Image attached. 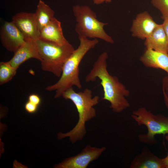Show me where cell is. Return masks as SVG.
Returning <instances> with one entry per match:
<instances>
[{
    "instance_id": "obj_1",
    "label": "cell",
    "mask_w": 168,
    "mask_h": 168,
    "mask_svg": "<svg viewBox=\"0 0 168 168\" xmlns=\"http://www.w3.org/2000/svg\"><path fill=\"white\" fill-rule=\"evenodd\" d=\"M107 53L101 54L94 63L92 68L85 77L87 82L100 80V85L103 90L102 100L109 101L110 108L115 113H120L130 106L126 97L130 91L116 77L109 73L107 70Z\"/></svg>"
},
{
    "instance_id": "obj_2",
    "label": "cell",
    "mask_w": 168,
    "mask_h": 168,
    "mask_svg": "<svg viewBox=\"0 0 168 168\" xmlns=\"http://www.w3.org/2000/svg\"><path fill=\"white\" fill-rule=\"evenodd\" d=\"M62 96L65 100L72 101L76 106L78 114V120L75 126L66 133H58L59 140L68 137L72 143L82 140L86 135V131L85 123L96 117V111L93 106L97 105L99 100L98 96L93 97L92 91L88 88L83 91L76 92L72 87L67 89Z\"/></svg>"
},
{
    "instance_id": "obj_3",
    "label": "cell",
    "mask_w": 168,
    "mask_h": 168,
    "mask_svg": "<svg viewBox=\"0 0 168 168\" xmlns=\"http://www.w3.org/2000/svg\"><path fill=\"white\" fill-rule=\"evenodd\" d=\"M78 37L79 44L65 61L59 79L55 83L45 88L47 91H55V98L62 96L67 89L73 86L80 89L82 88L79 78L80 64L87 53L98 44L99 40L98 39L90 40L82 36Z\"/></svg>"
},
{
    "instance_id": "obj_4",
    "label": "cell",
    "mask_w": 168,
    "mask_h": 168,
    "mask_svg": "<svg viewBox=\"0 0 168 168\" xmlns=\"http://www.w3.org/2000/svg\"><path fill=\"white\" fill-rule=\"evenodd\" d=\"M40 56L42 69L60 77L63 65L75 49L69 42L63 45L39 38L35 41Z\"/></svg>"
},
{
    "instance_id": "obj_5",
    "label": "cell",
    "mask_w": 168,
    "mask_h": 168,
    "mask_svg": "<svg viewBox=\"0 0 168 168\" xmlns=\"http://www.w3.org/2000/svg\"><path fill=\"white\" fill-rule=\"evenodd\" d=\"M72 10L76 21L75 31L78 36L99 39L110 44L114 43L112 38L104 29L108 24L99 21L96 13L89 6L76 5Z\"/></svg>"
},
{
    "instance_id": "obj_6",
    "label": "cell",
    "mask_w": 168,
    "mask_h": 168,
    "mask_svg": "<svg viewBox=\"0 0 168 168\" xmlns=\"http://www.w3.org/2000/svg\"><path fill=\"white\" fill-rule=\"evenodd\" d=\"M139 125H144L148 130L146 134H139V141L148 145L156 143L155 136L168 134V117L161 114L155 115L144 107L133 111L131 115Z\"/></svg>"
},
{
    "instance_id": "obj_7",
    "label": "cell",
    "mask_w": 168,
    "mask_h": 168,
    "mask_svg": "<svg viewBox=\"0 0 168 168\" xmlns=\"http://www.w3.org/2000/svg\"><path fill=\"white\" fill-rule=\"evenodd\" d=\"M106 147L97 148L87 145L79 153L67 158L55 165L56 168H86L91 162L97 159Z\"/></svg>"
},
{
    "instance_id": "obj_8",
    "label": "cell",
    "mask_w": 168,
    "mask_h": 168,
    "mask_svg": "<svg viewBox=\"0 0 168 168\" xmlns=\"http://www.w3.org/2000/svg\"><path fill=\"white\" fill-rule=\"evenodd\" d=\"M0 39L3 46L14 53L28 40L12 21H5L1 26Z\"/></svg>"
},
{
    "instance_id": "obj_9",
    "label": "cell",
    "mask_w": 168,
    "mask_h": 168,
    "mask_svg": "<svg viewBox=\"0 0 168 168\" xmlns=\"http://www.w3.org/2000/svg\"><path fill=\"white\" fill-rule=\"evenodd\" d=\"M12 21L28 40L35 41L40 38L35 13H18L12 16Z\"/></svg>"
},
{
    "instance_id": "obj_10",
    "label": "cell",
    "mask_w": 168,
    "mask_h": 168,
    "mask_svg": "<svg viewBox=\"0 0 168 168\" xmlns=\"http://www.w3.org/2000/svg\"><path fill=\"white\" fill-rule=\"evenodd\" d=\"M158 24L147 12L144 11L138 14L133 20L130 31L133 37L145 39L151 35Z\"/></svg>"
},
{
    "instance_id": "obj_11",
    "label": "cell",
    "mask_w": 168,
    "mask_h": 168,
    "mask_svg": "<svg viewBox=\"0 0 168 168\" xmlns=\"http://www.w3.org/2000/svg\"><path fill=\"white\" fill-rule=\"evenodd\" d=\"M31 58L41 61L35 41L28 40L14 53L12 58L7 62L18 69L21 65Z\"/></svg>"
},
{
    "instance_id": "obj_12",
    "label": "cell",
    "mask_w": 168,
    "mask_h": 168,
    "mask_svg": "<svg viewBox=\"0 0 168 168\" xmlns=\"http://www.w3.org/2000/svg\"><path fill=\"white\" fill-rule=\"evenodd\" d=\"M139 60L146 67L162 69L168 76V53L146 49Z\"/></svg>"
},
{
    "instance_id": "obj_13",
    "label": "cell",
    "mask_w": 168,
    "mask_h": 168,
    "mask_svg": "<svg viewBox=\"0 0 168 168\" xmlns=\"http://www.w3.org/2000/svg\"><path fill=\"white\" fill-rule=\"evenodd\" d=\"M130 168H165L163 159L154 155L147 147H144L141 153L131 161Z\"/></svg>"
},
{
    "instance_id": "obj_14",
    "label": "cell",
    "mask_w": 168,
    "mask_h": 168,
    "mask_svg": "<svg viewBox=\"0 0 168 168\" xmlns=\"http://www.w3.org/2000/svg\"><path fill=\"white\" fill-rule=\"evenodd\" d=\"M40 38L60 45L68 42L63 35L61 22L55 17L40 30Z\"/></svg>"
},
{
    "instance_id": "obj_15",
    "label": "cell",
    "mask_w": 168,
    "mask_h": 168,
    "mask_svg": "<svg viewBox=\"0 0 168 168\" xmlns=\"http://www.w3.org/2000/svg\"><path fill=\"white\" fill-rule=\"evenodd\" d=\"M146 49L168 53V43L162 24H158L151 35L145 39Z\"/></svg>"
},
{
    "instance_id": "obj_16",
    "label": "cell",
    "mask_w": 168,
    "mask_h": 168,
    "mask_svg": "<svg viewBox=\"0 0 168 168\" xmlns=\"http://www.w3.org/2000/svg\"><path fill=\"white\" fill-rule=\"evenodd\" d=\"M35 14L40 32L54 18V11L42 0H39Z\"/></svg>"
},
{
    "instance_id": "obj_17",
    "label": "cell",
    "mask_w": 168,
    "mask_h": 168,
    "mask_svg": "<svg viewBox=\"0 0 168 168\" xmlns=\"http://www.w3.org/2000/svg\"><path fill=\"white\" fill-rule=\"evenodd\" d=\"M17 69L13 67L7 62L0 63V85L10 81L16 75Z\"/></svg>"
},
{
    "instance_id": "obj_18",
    "label": "cell",
    "mask_w": 168,
    "mask_h": 168,
    "mask_svg": "<svg viewBox=\"0 0 168 168\" xmlns=\"http://www.w3.org/2000/svg\"><path fill=\"white\" fill-rule=\"evenodd\" d=\"M151 3L160 11L163 20L168 19V0H151Z\"/></svg>"
},
{
    "instance_id": "obj_19",
    "label": "cell",
    "mask_w": 168,
    "mask_h": 168,
    "mask_svg": "<svg viewBox=\"0 0 168 168\" xmlns=\"http://www.w3.org/2000/svg\"><path fill=\"white\" fill-rule=\"evenodd\" d=\"M38 106L28 101L25 104V108L26 111L30 113H35L37 109Z\"/></svg>"
},
{
    "instance_id": "obj_20",
    "label": "cell",
    "mask_w": 168,
    "mask_h": 168,
    "mask_svg": "<svg viewBox=\"0 0 168 168\" xmlns=\"http://www.w3.org/2000/svg\"><path fill=\"white\" fill-rule=\"evenodd\" d=\"M28 101L38 106L41 102V99L38 95L33 94L29 96Z\"/></svg>"
},
{
    "instance_id": "obj_21",
    "label": "cell",
    "mask_w": 168,
    "mask_h": 168,
    "mask_svg": "<svg viewBox=\"0 0 168 168\" xmlns=\"http://www.w3.org/2000/svg\"><path fill=\"white\" fill-rule=\"evenodd\" d=\"M162 91L168 97V76L164 77L162 80Z\"/></svg>"
},
{
    "instance_id": "obj_22",
    "label": "cell",
    "mask_w": 168,
    "mask_h": 168,
    "mask_svg": "<svg viewBox=\"0 0 168 168\" xmlns=\"http://www.w3.org/2000/svg\"><path fill=\"white\" fill-rule=\"evenodd\" d=\"M162 24L168 43V19L164 20Z\"/></svg>"
},
{
    "instance_id": "obj_23",
    "label": "cell",
    "mask_w": 168,
    "mask_h": 168,
    "mask_svg": "<svg viewBox=\"0 0 168 168\" xmlns=\"http://www.w3.org/2000/svg\"><path fill=\"white\" fill-rule=\"evenodd\" d=\"M93 3L96 5H100L104 2L110 3L112 0H92Z\"/></svg>"
},
{
    "instance_id": "obj_24",
    "label": "cell",
    "mask_w": 168,
    "mask_h": 168,
    "mask_svg": "<svg viewBox=\"0 0 168 168\" xmlns=\"http://www.w3.org/2000/svg\"><path fill=\"white\" fill-rule=\"evenodd\" d=\"M165 138L168 142V134L166 136ZM165 168H168V154L164 158H163Z\"/></svg>"
},
{
    "instance_id": "obj_25",
    "label": "cell",
    "mask_w": 168,
    "mask_h": 168,
    "mask_svg": "<svg viewBox=\"0 0 168 168\" xmlns=\"http://www.w3.org/2000/svg\"><path fill=\"white\" fill-rule=\"evenodd\" d=\"M163 93L164 102L166 107L168 110V97L163 91Z\"/></svg>"
}]
</instances>
